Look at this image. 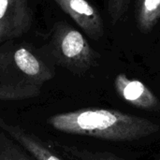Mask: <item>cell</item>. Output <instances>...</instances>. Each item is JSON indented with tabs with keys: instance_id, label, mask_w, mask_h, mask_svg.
Instances as JSON below:
<instances>
[{
	"instance_id": "obj_1",
	"label": "cell",
	"mask_w": 160,
	"mask_h": 160,
	"mask_svg": "<svg viewBox=\"0 0 160 160\" xmlns=\"http://www.w3.org/2000/svg\"><path fill=\"white\" fill-rule=\"evenodd\" d=\"M47 123L57 131L111 142H133L158 133L160 127L146 118L112 109L83 108L57 113Z\"/></svg>"
},
{
	"instance_id": "obj_2",
	"label": "cell",
	"mask_w": 160,
	"mask_h": 160,
	"mask_svg": "<svg viewBox=\"0 0 160 160\" xmlns=\"http://www.w3.org/2000/svg\"><path fill=\"white\" fill-rule=\"evenodd\" d=\"M54 74L53 68L31 44L13 40L0 44V101L38 97Z\"/></svg>"
},
{
	"instance_id": "obj_3",
	"label": "cell",
	"mask_w": 160,
	"mask_h": 160,
	"mask_svg": "<svg viewBox=\"0 0 160 160\" xmlns=\"http://www.w3.org/2000/svg\"><path fill=\"white\" fill-rule=\"evenodd\" d=\"M50 53L60 67L75 75H82L94 68L98 59V52L86 38L65 22L53 24L50 33Z\"/></svg>"
},
{
	"instance_id": "obj_4",
	"label": "cell",
	"mask_w": 160,
	"mask_h": 160,
	"mask_svg": "<svg viewBox=\"0 0 160 160\" xmlns=\"http://www.w3.org/2000/svg\"><path fill=\"white\" fill-rule=\"evenodd\" d=\"M33 19L31 0H0V44L26 34Z\"/></svg>"
},
{
	"instance_id": "obj_5",
	"label": "cell",
	"mask_w": 160,
	"mask_h": 160,
	"mask_svg": "<svg viewBox=\"0 0 160 160\" xmlns=\"http://www.w3.org/2000/svg\"><path fill=\"white\" fill-rule=\"evenodd\" d=\"M85 33L95 40L104 35V22L101 14L88 0H53Z\"/></svg>"
},
{
	"instance_id": "obj_6",
	"label": "cell",
	"mask_w": 160,
	"mask_h": 160,
	"mask_svg": "<svg viewBox=\"0 0 160 160\" xmlns=\"http://www.w3.org/2000/svg\"><path fill=\"white\" fill-rule=\"evenodd\" d=\"M117 95L130 105L144 111L160 112V99L142 82L119 73L114 79Z\"/></svg>"
},
{
	"instance_id": "obj_7",
	"label": "cell",
	"mask_w": 160,
	"mask_h": 160,
	"mask_svg": "<svg viewBox=\"0 0 160 160\" xmlns=\"http://www.w3.org/2000/svg\"><path fill=\"white\" fill-rule=\"evenodd\" d=\"M0 130L8 134L37 160H62L38 136L0 117Z\"/></svg>"
},
{
	"instance_id": "obj_8",
	"label": "cell",
	"mask_w": 160,
	"mask_h": 160,
	"mask_svg": "<svg viewBox=\"0 0 160 160\" xmlns=\"http://www.w3.org/2000/svg\"><path fill=\"white\" fill-rule=\"evenodd\" d=\"M50 146L70 160H126L111 152L93 151L58 142H52Z\"/></svg>"
},
{
	"instance_id": "obj_9",
	"label": "cell",
	"mask_w": 160,
	"mask_h": 160,
	"mask_svg": "<svg viewBox=\"0 0 160 160\" xmlns=\"http://www.w3.org/2000/svg\"><path fill=\"white\" fill-rule=\"evenodd\" d=\"M160 20V0H139L136 22L142 33H149Z\"/></svg>"
},
{
	"instance_id": "obj_10",
	"label": "cell",
	"mask_w": 160,
	"mask_h": 160,
	"mask_svg": "<svg viewBox=\"0 0 160 160\" xmlns=\"http://www.w3.org/2000/svg\"><path fill=\"white\" fill-rule=\"evenodd\" d=\"M0 160H37L8 134L0 130Z\"/></svg>"
},
{
	"instance_id": "obj_11",
	"label": "cell",
	"mask_w": 160,
	"mask_h": 160,
	"mask_svg": "<svg viewBox=\"0 0 160 160\" xmlns=\"http://www.w3.org/2000/svg\"><path fill=\"white\" fill-rule=\"evenodd\" d=\"M131 0H107L108 11L112 24L117 23L126 15Z\"/></svg>"
},
{
	"instance_id": "obj_12",
	"label": "cell",
	"mask_w": 160,
	"mask_h": 160,
	"mask_svg": "<svg viewBox=\"0 0 160 160\" xmlns=\"http://www.w3.org/2000/svg\"><path fill=\"white\" fill-rule=\"evenodd\" d=\"M159 160H160V159H159Z\"/></svg>"
}]
</instances>
